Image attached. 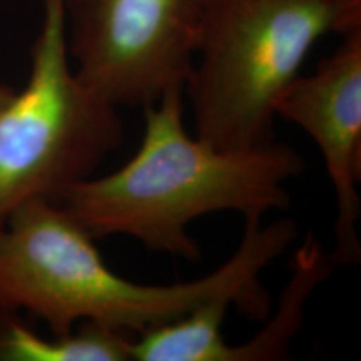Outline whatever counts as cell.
I'll return each mask as SVG.
<instances>
[{"instance_id": "8992f818", "label": "cell", "mask_w": 361, "mask_h": 361, "mask_svg": "<svg viewBox=\"0 0 361 361\" xmlns=\"http://www.w3.org/2000/svg\"><path fill=\"white\" fill-rule=\"evenodd\" d=\"M274 114L303 129L318 146L336 196L331 252L338 266L360 263L361 29L343 35L313 74L298 75L278 97Z\"/></svg>"}, {"instance_id": "6da1fadb", "label": "cell", "mask_w": 361, "mask_h": 361, "mask_svg": "<svg viewBox=\"0 0 361 361\" xmlns=\"http://www.w3.org/2000/svg\"><path fill=\"white\" fill-rule=\"evenodd\" d=\"M296 239L290 218L269 224L247 218L236 251L209 274L142 284L114 273L94 238L61 204L32 200L0 226V308L34 316L56 335L96 323L135 336L216 295L236 296L243 314L264 318L269 298L261 274Z\"/></svg>"}, {"instance_id": "7a4b0ae2", "label": "cell", "mask_w": 361, "mask_h": 361, "mask_svg": "<svg viewBox=\"0 0 361 361\" xmlns=\"http://www.w3.org/2000/svg\"><path fill=\"white\" fill-rule=\"evenodd\" d=\"M137 151L119 169L67 188L56 201L94 239L129 236L152 252L200 261L192 221L231 211L264 218L291 206L288 180L306 169L293 146L223 149L184 126V89L142 107Z\"/></svg>"}, {"instance_id": "5b68a950", "label": "cell", "mask_w": 361, "mask_h": 361, "mask_svg": "<svg viewBox=\"0 0 361 361\" xmlns=\"http://www.w3.org/2000/svg\"><path fill=\"white\" fill-rule=\"evenodd\" d=\"M209 0H64L75 78L116 107L184 89Z\"/></svg>"}, {"instance_id": "277c9868", "label": "cell", "mask_w": 361, "mask_h": 361, "mask_svg": "<svg viewBox=\"0 0 361 361\" xmlns=\"http://www.w3.org/2000/svg\"><path fill=\"white\" fill-rule=\"evenodd\" d=\"M22 90L0 109V226L32 200L57 201L123 144L119 107L75 78L64 0H44Z\"/></svg>"}, {"instance_id": "ba28073f", "label": "cell", "mask_w": 361, "mask_h": 361, "mask_svg": "<svg viewBox=\"0 0 361 361\" xmlns=\"http://www.w3.org/2000/svg\"><path fill=\"white\" fill-rule=\"evenodd\" d=\"M134 335L96 323L40 335L20 313L0 308V361H133Z\"/></svg>"}, {"instance_id": "9c48e42d", "label": "cell", "mask_w": 361, "mask_h": 361, "mask_svg": "<svg viewBox=\"0 0 361 361\" xmlns=\"http://www.w3.org/2000/svg\"><path fill=\"white\" fill-rule=\"evenodd\" d=\"M12 94H13V89L11 85H0V109L6 106V102L12 97Z\"/></svg>"}, {"instance_id": "3957f363", "label": "cell", "mask_w": 361, "mask_h": 361, "mask_svg": "<svg viewBox=\"0 0 361 361\" xmlns=\"http://www.w3.org/2000/svg\"><path fill=\"white\" fill-rule=\"evenodd\" d=\"M361 29V0H209L184 85L194 135L223 149L274 141V106L323 35Z\"/></svg>"}, {"instance_id": "52a82bcc", "label": "cell", "mask_w": 361, "mask_h": 361, "mask_svg": "<svg viewBox=\"0 0 361 361\" xmlns=\"http://www.w3.org/2000/svg\"><path fill=\"white\" fill-rule=\"evenodd\" d=\"M336 266L333 252H328L313 234H308L303 245L293 255L291 276L279 298L276 313L246 343H228L223 361H281L290 358V346L303 328L305 308L311 293L331 276Z\"/></svg>"}]
</instances>
